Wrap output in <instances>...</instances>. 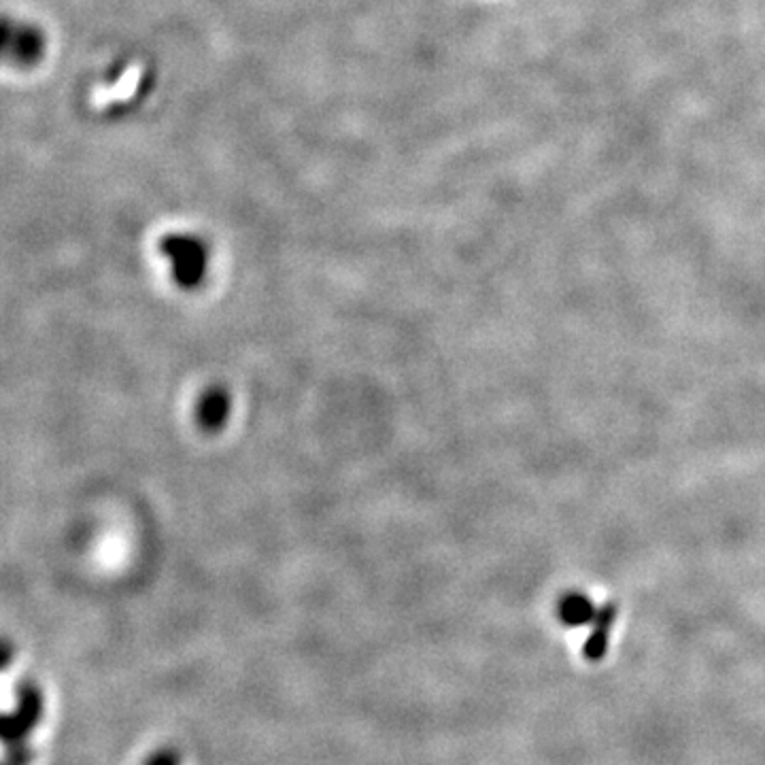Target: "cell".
<instances>
[{"label": "cell", "instance_id": "obj_1", "mask_svg": "<svg viewBox=\"0 0 765 765\" xmlns=\"http://www.w3.org/2000/svg\"><path fill=\"white\" fill-rule=\"evenodd\" d=\"M617 619V608L615 606H604L598 610V615L591 621L593 629L585 642V657L589 661H600L606 651H608V640H610V629L615 625Z\"/></svg>", "mask_w": 765, "mask_h": 765}, {"label": "cell", "instance_id": "obj_2", "mask_svg": "<svg viewBox=\"0 0 765 765\" xmlns=\"http://www.w3.org/2000/svg\"><path fill=\"white\" fill-rule=\"evenodd\" d=\"M557 615L566 625L576 627V625L591 623L595 615H598V610L593 608V604L589 602V598H585L583 593H568L566 598L559 600Z\"/></svg>", "mask_w": 765, "mask_h": 765}]
</instances>
